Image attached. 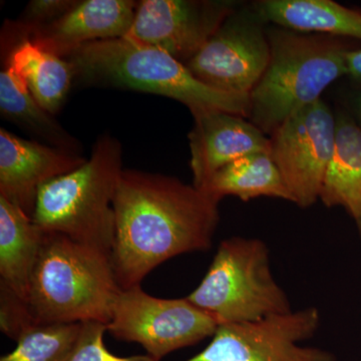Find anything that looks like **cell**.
Here are the masks:
<instances>
[{
    "instance_id": "obj_3",
    "label": "cell",
    "mask_w": 361,
    "mask_h": 361,
    "mask_svg": "<svg viewBox=\"0 0 361 361\" xmlns=\"http://www.w3.org/2000/svg\"><path fill=\"white\" fill-rule=\"evenodd\" d=\"M120 290L110 254L44 233L25 303L35 325H108Z\"/></svg>"
},
{
    "instance_id": "obj_10",
    "label": "cell",
    "mask_w": 361,
    "mask_h": 361,
    "mask_svg": "<svg viewBox=\"0 0 361 361\" xmlns=\"http://www.w3.org/2000/svg\"><path fill=\"white\" fill-rule=\"evenodd\" d=\"M336 135V116L322 99L297 111L271 135V158L301 208L319 199Z\"/></svg>"
},
{
    "instance_id": "obj_18",
    "label": "cell",
    "mask_w": 361,
    "mask_h": 361,
    "mask_svg": "<svg viewBox=\"0 0 361 361\" xmlns=\"http://www.w3.org/2000/svg\"><path fill=\"white\" fill-rule=\"evenodd\" d=\"M6 63L20 73L45 111L54 115L61 110L75 82L73 66L68 59L45 51L26 37L11 47Z\"/></svg>"
},
{
    "instance_id": "obj_6",
    "label": "cell",
    "mask_w": 361,
    "mask_h": 361,
    "mask_svg": "<svg viewBox=\"0 0 361 361\" xmlns=\"http://www.w3.org/2000/svg\"><path fill=\"white\" fill-rule=\"evenodd\" d=\"M218 324H240L292 311L275 280L262 240L232 237L221 242L201 283L186 297Z\"/></svg>"
},
{
    "instance_id": "obj_14",
    "label": "cell",
    "mask_w": 361,
    "mask_h": 361,
    "mask_svg": "<svg viewBox=\"0 0 361 361\" xmlns=\"http://www.w3.org/2000/svg\"><path fill=\"white\" fill-rule=\"evenodd\" d=\"M137 2L85 0L49 25L32 30L28 39L45 51L66 59L92 42L123 39L134 21Z\"/></svg>"
},
{
    "instance_id": "obj_8",
    "label": "cell",
    "mask_w": 361,
    "mask_h": 361,
    "mask_svg": "<svg viewBox=\"0 0 361 361\" xmlns=\"http://www.w3.org/2000/svg\"><path fill=\"white\" fill-rule=\"evenodd\" d=\"M265 23L253 6L237 7L187 68L213 89L250 96L269 63Z\"/></svg>"
},
{
    "instance_id": "obj_1",
    "label": "cell",
    "mask_w": 361,
    "mask_h": 361,
    "mask_svg": "<svg viewBox=\"0 0 361 361\" xmlns=\"http://www.w3.org/2000/svg\"><path fill=\"white\" fill-rule=\"evenodd\" d=\"M218 204L176 178L123 170L114 199L111 254L120 288L141 285L169 259L210 249L219 223Z\"/></svg>"
},
{
    "instance_id": "obj_15",
    "label": "cell",
    "mask_w": 361,
    "mask_h": 361,
    "mask_svg": "<svg viewBox=\"0 0 361 361\" xmlns=\"http://www.w3.org/2000/svg\"><path fill=\"white\" fill-rule=\"evenodd\" d=\"M44 236L30 216L0 196V284L23 301Z\"/></svg>"
},
{
    "instance_id": "obj_19",
    "label": "cell",
    "mask_w": 361,
    "mask_h": 361,
    "mask_svg": "<svg viewBox=\"0 0 361 361\" xmlns=\"http://www.w3.org/2000/svg\"><path fill=\"white\" fill-rule=\"evenodd\" d=\"M200 190L218 202L226 196H236L244 202L270 197L293 203L279 169L268 153L250 154L228 164Z\"/></svg>"
},
{
    "instance_id": "obj_22",
    "label": "cell",
    "mask_w": 361,
    "mask_h": 361,
    "mask_svg": "<svg viewBox=\"0 0 361 361\" xmlns=\"http://www.w3.org/2000/svg\"><path fill=\"white\" fill-rule=\"evenodd\" d=\"M108 326L97 322H82L73 353L66 361H159L149 355L118 356L104 345V332Z\"/></svg>"
},
{
    "instance_id": "obj_20",
    "label": "cell",
    "mask_w": 361,
    "mask_h": 361,
    "mask_svg": "<svg viewBox=\"0 0 361 361\" xmlns=\"http://www.w3.org/2000/svg\"><path fill=\"white\" fill-rule=\"evenodd\" d=\"M0 113L49 146L78 154L80 144L32 96L25 80L9 63L0 73Z\"/></svg>"
},
{
    "instance_id": "obj_4",
    "label": "cell",
    "mask_w": 361,
    "mask_h": 361,
    "mask_svg": "<svg viewBox=\"0 0 361 361\" xmlns=\"http://www.w3.org/2000/svg\"><path fill=\"white\" fill-rule=\"evenodd\" d=\"M123 171L120 142L102 135L82 166L40 188L33 222L45 234L63 235L111 255L113 204Z\"/></svg>"
},
{
    "instance_id": "obj_9",
    "label": "cell",
    "mask_w": 361,
    "mask_h": 361,
    "mask_svg": "<svg viewBox=\"0 0 361 361\" xmlns=\"http://www.w3.org/2000/svg\"><path fill=\"white\" fill-rule=\"evenodd\" d=\"M316 307L292 310L258 322L221 324L212 341L186 361H336L329 351L301 346L320 326Z\"/></svg>"
},
{
    "instance_id": "obj_25",
    "label": "cell",
    "mask_w": 361,
    "mask_h": 361,
    "mask_svg": "<svg viewBox=\"0 0 361 361\" xmlns=\"http://www.w3.org/2000/svg\"><path fill=\"white\" fill-rule=\"evenodd\" d=\"M355 111L356 116H357V121H356V122H357L358 125H360L361 128V94H360V97L356 99Z\"/></svg>"
},
{
    "instance_id": "obj_5",
    "label": "cell",
    "mask_w": 361,
    "mask_h": 361,
    "mask_svg": "<svg viewBox=\"0 0 361 361\" xmlns=\"http://www.w3.org/2000/svg\"><path fill=\"white\" fill-rule=\"evenodd\" d=\"M270 59L249 96L250 122L264 134L275 132L294 113L322 99V92L348 75L346 45L286 28L267 30Z\"/></svg>"
},
{
    "instance_id": "obj_24",
    "label": "cell",
    "mask_w": 361,
    "mask_h": 361,
    "mask_svg": "<svg viewBox=\"0 0 361 361\" xmlns=\"http://www.w3.org/2000/svg\"><path fill=\"white\" fill-rule=\"evenodd\" d=\"M348 75L361 82V49H349L345 54Z\"/></svg>"
},
{
    "instance_id": "obj_11",
    "label": "cell",
    "mask_w": 361,
    "mask_h": 361,
    "mask_svg": "<svg viewBox=\"0 0 361 361\" xmlns=\"http://www.w3.org/2000/svg\"><path fill=\"white\" fill-rule=\"evenodd\" d=\"M238 6L231 0H142L125 39L186 65Z\"/></svg>"
},
{
    "instance_id": "obj_12",
    "label": "cell",
    "mask_w": 361,
    "mask_h": 361,
    "mask_svg": "<svg viewBox=\"0 0 361 361\" xmlns=\"http://www.w3.org/2000/svg\"><path fill=\"white\" fill-rule=\"evenodd\" d=\"M85 161L78 154L23 139L1 128L0 196L32 218L40 188Z\"/></svg>"
},
{
    "instance_id": "obj_17",
    "label": "cell",
    "mask_w": 361,
    "mask_h": 361,
    "mask_svg": "<svg viewBox=\"0 0 361 361\" xmlns=\"http://www.w3.org/2000/svg\"><path fill=\"white\" fill-rule=\"evenodd\" d=\"M319 199L345 209L361 237V128L343 111L336 116V147Z\"/></svg>"
},
{
    "instance_id": "obj_23",
    "label": "cell",
    "mask_w": 361,
    "mask_h": 361,
    "mask_svg": "<svg viewBox=\"0 0 361 361\" xmlns=\"http://www.w3.org/2000/svg\"><path fill=\"white\" fill-rule=\"evenodd\" d=\"M25 301L0 284V329L6 336L18 341L21 334L35 326Z\"/></svg>"
},
{
    "instance_id": "obj_21",
    "label": "cell",
    "mask_w": 361,
    "mask_h": 361,
    "mask_svg": "<svg viewBox=\"0 0 361 361\" xmlns=\"http://www.w3.org/2000/svg\"><path fill=\"white\" fill-rule=\"evenodd\" d=\"M82 323H56L30 327L18 339L16 348L0 361H66L70 357Z\"/></svg>"
},
{
    "instance_id": "obj_13",
    "label": "cell",
    "mask_w": 361,
    "mask_h": 361,
    "mask_svg": "<svg viewBox=\"0 0 361 361\" xmlns=\"http://www.w3.org/2000/svg\"><path fill=\"white\" fill-rule=\"evenodd\" d=\"M193 116L189 145L193 185L198 189L228 164L250 154L270 153V139L243 116L222 111Z\"/></svg>"
},
{
    "instance_id": "obj_7",
    "label": "cell",
    "mask_w": 361,
    "mask_h": 361,
    "mask_svg": "<svg viewBox=\"0 0 361 361\" xmlns=\"http://www.w3.org/2000/svg\"><path fill=\"white\" fill-rule=\"evenodd\" d=\"M106 326L115 338L140 344L147 355L161 361L169 353L212 337L219 324L186 297L157 298L137 285L118 292Z\"/></svg>"
},
{
    "instance_id": "obj_16",
    "label": "cell",
    "mask_w": 361,
    "mask_h": 361,
    "mask_svg": "<svg viewBox=\"0 0 361 361\" xmlns=\"http://www.w3.org/2000/svg\"><path fill=\"white\" fill-rule=\"evenodd\" d=\"M266 21L301 33L361 40V11L332 0H260L252 4Z\"/></svg>"
},
{
    "instance_id": "obj_2",
    "label": "cell",
    "mask_w": 361,
    "mask_h": 361,
    "mask_svg": "<svg viewBox=\"0 0 361 361\" xmlns=\"http://www.w3.org/2000/svg\"><path fill=\"white\" fill-rule=\"evenodd\" d=\"M66 59L73 65L78 84L123 87L170 97L184 104L192 115L222 111L249 116V97L213 89L167 52L125 37L82 45Z\"/></svg>"
}]
</instances>
